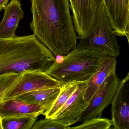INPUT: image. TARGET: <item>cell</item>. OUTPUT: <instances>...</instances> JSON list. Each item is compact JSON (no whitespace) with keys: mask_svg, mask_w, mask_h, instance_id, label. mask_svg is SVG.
Returning a JSON list of instances; mask_svg holds the SVG:
<instances>
[{"mask_svg":"<svg viewBox=\"0 0 129 129\" xmlns=\"http://www.w3.org/2000/svg\"><path fill=\"white\" fill-rule=\"evenodd\" d=\"M111 104L113 128L129 129V72L120 81Z\"/></svg>","mask_w":129,"mask_h":129,"instance_id":"8","label":"cell"},{"mask_svg":"<svg viewBox=\"0 0 129 129\" xmlns=\"http://www.w3.org/2000/svg\"><path fill=\"white\" fill-rule=\"evenodd\" d=\"M114 32L129 42V0H103Z\"/></svg>","mask_w":129,"mask_h":129,"instance_id":"10","label":"cell"},{"mask_svg":"<svg viewBox=\"0 0 129 129\" xmlns=\"http://www.w3.org/2000/svg\"><path fill=\"white\" fill-rule=\"evenodd\" d=\"M0 129H3V118L0 115Z\"/></svg>","mask_w":129,"mask_h":129,"instance_id":"21","label":"cell"},{"mask_svg":"<svg viewBox=\"0 0 129 129\" xmlns=\"http://www.w3.org/2000/svg\"><path fill=\"white\" fill-rule=\"evenodd\" d=\"M117 36L103 3L91 31L87 37L79 38L80 43L78 46L96 50L103 56L117 58L120 53Z\"/></svg>","mask_w":129,"mask_h":129,"instance_id":"4","label":"cell"},{"mask_svg":"<svg viewBox=\"0 0 129 129\" xmlns=\"http://www.w3.org/2000/svg\"><path fill=\"white\" fill-rule=\"evenodd\" d=\"M21 75L11 73L0 75V104L8 92L18 82Z\"/></svg>","mask_w":129,"mask_h":129,"instance_id":"17","label":"cell"},{"mask_svg":"<svg viewBox=\"0 0 129 129\" xmlns=\"http://www.w3.org/2000/svg\"><path fill=\"white\" fill-rule=\"evenodd\" d=\"M3 18L0 22V38H13L20 20L24 17V11L19 0H11L4 9Z\"/></svg>","mask_w":129,"mask_h":129,"instance_id":"13","label":"cell"},{"mask_svg":"<svg viewBox=\"0 0 129 129\" xmlns=\"http://www.w3.org/2000/svg\"><path fill=\"white\" fill-rule=\"evenodd\" d=\"M46 109L36 105L26 103L15 98L5 100L0 104V115L2 118L24 116H37L44 114Z\"/></svg>","mask_w":129,"mask_h":129,"instance_id":"12","label":"cell"},{"mask_svg":"<svg viewBox=\"0 0 129 129\" xmlns=\"http://www.w3.org/2000/svg\"><path fill=\"white\" fill-rule=\"evenodd\" d=\"M10 0H0V13L8 4Z\"/></svg>","mask_w":129,"mask_h":129,"instance_id":"20","label":"cell"},{"mask_svg":"<svg viewBox=\"0 0 129 129\" xmlns=\"http://www.w3.org/2000/svg\"><path fill=\"white\" fill-rule=\"evenodd\" d=\"M70 129V126H66L53 118H44L37 121L32 129Z\"/></svg>","mask_w":129,"mask_h":129,"instance_id":"19","label":"cell"},{"mask_svg":"<svg viewBox=\"0 0 129 129\" xmlns=\"http://www.w3.org/2000/svg\"><path fill=\"white\" fill-rule=\"evenodd\" d=\"M61 87H53L25 93L15 98L21 100L27 104L41 106L44 107L46 111L51 107L58 96Z\"/></svg>","mask_w":129,"mask_h":129,"instance_id":"14","label":"cell"},{"mask_svg":"<svg viewBox=\"0 0 129 129\" xmlns=\"http://www.w3.org/2000/svg\"><path fill=\"white\" fill-rule=\"evenodd\" d=\"M78 126L70 127V129H109L112 126L111 120L100 117L92 118Z\"/></svg>","mask_w":129,"mask_h":129,"instance_id":"18","label":"cell"},{"mask_svg":"<svg viewBox=\"0 0 129 129\" xmlns=\"http://www.w3.org/2000/svg\"><path fill=\"white\" fill-rule=\"evenodd\" d=\"M86 82L78 84L74 93L53 118L66 126H71L78 122L89 104L84 98Z\"/></svg>","mask_w":129,"mask_h":129,"instance_id":"9","label":"cell"},{"mask_svg":"<svg viewBox=\"0 0 129 129\" xmlns=\"http://www.w3.org/2000/svg\"><path fill=\"white\" fill-rule=\"evenodd\" d=\"M73 24L78 39L89 34L96 20L103 0H69Z\"/></svg>","mask_w":129,"mask_h":129,"instance_id":"5","label":"cell"},{"mask_svg":"<svg viewBox=\"0 0 129 129\" xmlns=\"http://www.w3.org/2000/svg\"><path fill=\"white\" fill-rule=\"evenodd\" d=\"M31 29L55 57L77 47L78 37L70 13L69 0H30Z\"/></svg>","mask_w":129,"mask_h":129,"instance_id":"1","label":"cell"},{"mask_svg":"<svg viewBox=\"0 0 129 129\" xmlns=\"http://www.w3.org/2000/svg\"><path fill=\"white\" fill-rule=\"evenodd\" d=\"M115 71L106 78L94 93L78 121L82 123L100 117L104 109L111 104L121 80Z\"/></svg>","mask_w":129,"mask_h":129,"instance_id":"6","label":"cell"},{"mask_svg":"<svg viewBox=\"0 0 129 129\" xmlns=\"http://www.w3.org/2000/svg\"><path fill=\"white\" fill-rule=\"evenodd\" d=\"M80 82H72L62 85L58 96L51 107L47 110L44 115L46 118H53L56 114L63 107L74 93L78 84Z\"/></svg>","mask_w":129,"mask_h":129,"instance_id":"15","label":"cell"},{"mask_svg":"<svg viewBox=\"0 0 129 129\" xmlns=\"http://www.w3.org/2000/svg\"><path fill=\"white\" fill-rule=\"evenodd\" d=\"M58 81L45 72L33 71L21 75V78L6 94L4 101L15 99L25 93L44 89L61 87Z\"/></svg>","mask_w":129,"mask_h":129,"instance_id":"7","label":"cell"},{"mask_svg":"<svg viewBox=\"0 0 129 129\" xmlns=\"http://www.w3.org/2000/svg\"><path fill=\"white\" fill-rule=\"evenodd\" d=\"M117 58L103 56L100 64L91 77L86 82L84 92V101L89 103L94 93L112 72L116 71Z\"/></svg>","mask_w":129,"mask_h":129,"instance_id":"11","label":"cell"},{"mask_svg":"<svg viewBox=\"0 0 129 129\" xmlns=\"http://www.w3.org/2000/svg\"><path fill=\"white\" fill-rule=\"evenodd\" d=\"M55 59L34 34L0 38V75L46 72Z\"/></svg>","mask_w":129,"mask_h":129,"instance_id":"2","label":"cell"},{"mask_svg":"<svg viewBox=\"0 0 129 129\" xmlns=\"http://www.w3.org/2000/svg\"><path fill=\"white\" fill-rule=\"evenodd\" d=\"M103 55L96 50L77 47L63 56L62 61H55L45 73L61 85L72 82H87L101 62Z\"/></svg>","mask_w":129,"mask_h":129,"instance_id":"3","label":"cell"},{"mask_svg":"<svg viewBox=\"0 0 129 129\" xmlns=\"http://www.w3.org/2000/svg\"><path fill=\"white\" fill-rule=\"evenodd\" d=\"M37 116H24L3 118V129H32Z\"/></svg>","mask_w":129,"mask_h":129,"instance_id":"16","label":"cell"}]
</instances>
